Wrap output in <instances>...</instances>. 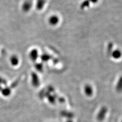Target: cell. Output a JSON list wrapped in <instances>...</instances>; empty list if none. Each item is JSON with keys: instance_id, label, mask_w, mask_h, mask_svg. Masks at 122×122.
I'll return each mask as SVG.
<instances>
[{"instance_id": "cell-1", "label": "cell", "mask_w": 122, "mask_h": 122, "mask_svg": "<svg viewBox=\"0 0 122 122\" xmlns=\"http://www.w3.org/2000/svg\"><path fill=\"white\" fill-rule=\"evenodd\" d=\"M107 108L105 107H103L100 109V112L98 113V116H97V120L99 121H102L104 120L105 114L107 112Z\"/></svg>"}, {"instance_id": "cell-2", "label": "cell", "mask_w": 122, "mask_h": 122, "mask_svg": "<svg viewBox=\"0 0 122 122\" xmlns=\"http://www.w3.org/2000/svg\"><path fill=\"white\" fill-rule=\"evenodd\" d=\"M85 93L87 96H91L93 94V89L89 85H86L85 87Z\"/></svg>"}, {"instance_id": "cell-3", "label": "cell", "mask_w": 122, "mask_h": 122, "mask_svg": "<svg viewBox=\"0 0 122 122\" xmlns=\"http://www.w3.org/2000/svg\"><path fill=\"white\" fill-rule=\"evenodd\" d=\"M32 83L34 86L37 87L39 85V81L37 75L33 74L32 75Z\"/></svg>"}, {"instance_id": "cell-4", "label": "cell", "mask_w": 122, "mask_h": 122, "mask_svg": "<svg viewBox=\"0 0 122 122\" xmlns=\"http://www.w3.org/2000/svg\"><path fill=\"white\" fill-rule=\"evenodd\" d=\"M49 23L52 25H56L59 22V18L56 16H52L49 18Z\"/></svg>"}, {"instance_id": "cell-5", "label": "cell", "mask_w": 122, "mask_h": 122, "mask_svg": "<svg viewBox=\"0 0 122 122\" xmlns=\"http://www.w3.org/2000/svg\"><path fill=\"white\" fill-rule=\"evenodd\" d=\"M31 7V3L30 2H25L24 4V5H23V9H24L25 11H28L30 10V9Z\"/></svg>"}, {"instance_id": "cell-6", "label": "cell", "mask_w": 122, "mask_h": 122, "mask_svg": "<svg viewBox=\"0 0 122 122\" xmlns=\"http://www.w3.org/2000/svg\"><path fill=\"white\" fill-rule=\"evenodd\" d=\"M10 61L11 64H12V65L13 66H16L18 63V59L17 58V57L14 56L11 57Z\"/></svg>"}, {"instance_id": "cell-7", "label": "cell", "mask_w": 122, "mask_h": 122, "mask_svg": "<svg viewBox=\"0 0 122 122\" xmlns=\"http://www.w3.org/2000/svg\"><path fill=\"white\" fill-rule=\"evenodd\" d=\"M30 58L32 59V60H35L37 58L38 56V52L36 50H33L30 53Z\"/></svg>"}, {"instance_id": "cell-8", "label": "cell", "mask_w": 122, "mask_h": 122, "mask_svg": "<svg viewBox=\"0 0 122 122\" xmlns=\"http://www.w3.org/2000/svg\"><path fill=\"white\" fill-rule=\"evenodd\" d=\"M2 93L3 95H4L5 96H8L10 95L11 93V90H10L9 88H5L4 89H3L2 91Z\"/></svg>"}, {"instance_id": "cell-9", "label": "cell", "mask_w": 122, "mask_h": 122, "mask_svg": "<svg viewBox=\"0 0 122 122\" xmlns=\"http://www.w3.org/2000/svg\"><path fill=\"white\" fill-rule=\"evenodd\" d=\"M117 91L119 92L122 90V77L121 78L119 82L117 83Z\"/></svg>"}, {"instance_id": "cell-10", "label": "cell", "mask_w": 122, "mask_h": 122, "mask_svg": "<svg viewBox=\"0 0 122 122\" xmlns=\"http://www.w3.org/2000/svg\"><path fill=\"white\" fill-rule=\"evenodd\" d=\"M44 4V0H38L37 3V8L38 9H41Z\"/></svg>"}, {"instance_id": "cell-11", "label": "cell", "mask_w": 122, "mask_h": 122, "mask_svg": "<svg viewBox=\"0 0 122 122\" xmlns=\"http://www.w3.org/2000/svg\"><path fill=\"white\" fill-rule=\"evenodd\" d=\"M121 55V53L119 51H116L115 52H114L113 53V58H120V56Z\"/></svg>"}, {"instance_id": "cell-12", "label": "cell", "mask_w": 122, "mask_h": 122, "mask_svg": "<svg viewBox=\"0 0 122 122\" xmlns=\"http://www.w3.org/2000/svg\"><path fill=\"white\" fill-rule=\"evenodd\" d=\"M4 83V82L3 81V80L2 79L0 78V83Z\"/></svg>"}, {"instance_id": "cell-13", "label": "cell", "mask_w": 122, "mask_h": 122, "mask_svg": "<svg viewBox=\"0 0 122 122\" xmlns=\"http://www.w3.org/2000/svg\"><path fill=\"white\" fill-rule=\"evenodd\" d=\"M68 122H72L71 121H68Z\"/></svg>"}, {"instance_id": "cell-14", "label": "cell", "mask_w": 122, "mask_h": 122, "mask_svg": "<svg viewBox=\"0 0 122 122\" xmlns=\"http://www.w3.org/2000/svg\"></svg>"}]
</instances>
